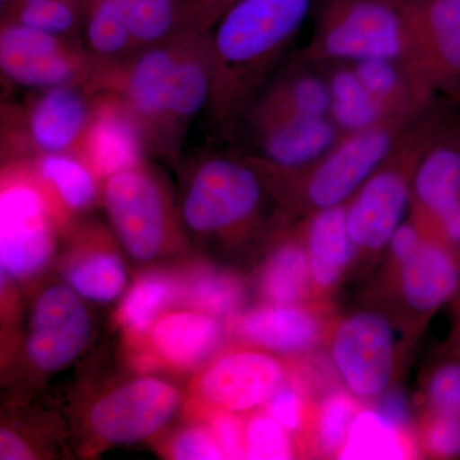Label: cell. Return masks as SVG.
<instances>
[{"label": "cell", "mask_w": 460, "mask_h": 460, "mask_svg": "<svg viewBox=\"0 0 460 460\" xmlns=\"http://www.w3.org/2000/svg\"><path fill=\"white\" fill-rule=\"evenodd\" d=\"M237 329L251 343L280 354L307 352L321 335L320 321L296 305L257 308L238 320Z\"/></svg>", "instance_id": "obj_19"}, {"label": "cell", "mask_w": 460, "mask_h": 460, "mask_svg": "<svg viewBox=\"0 0 460 460\" xmlns=\"http://www.w3.org/2000/svg\"><path fill=\"white\" fill-rule=\"evenodd\" d=\"M268 414L289 432L304 425V396L296 386H281L268 402Z\"/></svg>", "instance_id": "obj_39"}, {"label": "cell", "mask_w": 460, "mask_h": 460, "mask_svg": "<svg viewBox=\"0 0 460 460\" xmlns=\"http://www.w3.org/2000/svg\"><path fill=\"white\" fill-rule=\"evenodd\" d=\"M459 270L453 257L429 242H420L413 255L402 263V292L417 313H431L456 293Z\"/></svg>", "instance_id": "obj_20"}, {"label": "cell", "mask_w": 460, "mask_h": 460, "mask_svg": "<svg viewBox=\"0 0 460 460\" xmlns=\"http://www.w3.org/2000/svg\"><path fill=\"white\" fill-rule=\"evenodd\" d=\"M426 445L438 456H454L460 453V419L436 414L429 426Z\"/></svg>", "instance_id": "obj_41"}, {"label": "cell", "mask_w": 460, "mask_h": 460, "mask_svg": "<svg viewBox=\"0 0 460 460\" xmlns=\"http://www.w3.org/2000/svg\"><path fill=\"white\" fill-rule=\"evenodd\" d=\"M392 144L389 132L370 128L332 148L308 180V201L320 210L341 206L374 175Z\"/></svg>", "instance_id": "obj_14"}, {"label": "cell", "mask_w": 460, "mask_h": 460, "mask_svg": "<svg viewBox=\"0 0 460 460\" xmlns=\"http://www.w3.org/2000/svg\"><path fill=\"white\" fill-rule=\"evenodd\" d=\"M261 199L262 183L251 166L232 157L208 155L190 172L181 219L198 234H220L247 222Z\"/></svg>", "instance_id": "obj_4"}, {"label": "cell", "mask_w": 460, "mask_h": 460, "mask_svg": "<svg viewBox=\"0 0 460 460\" xmlns=\"http://www.w3.org/2000/svg\"><path fill=\"white\" fill-rule=\"evenodd\" d=\"M288 429L272 417L257 416L244 429L246 458L281 460L293 458V447Z\"/></svg>", "instance_id": "obj_35"}, {"label": "cell", "mask_w": 460, "mask_h": 460, "mask_svg": "<svg viewBox=\"0 0 460 460\" xmlns=\"http://www.w3.org/2000/svg\"><path fill=\"white\" fill-rule=\"evenodd\" d=\"M83 296L53 286L39 296L30 321L26 354L33 367L53 372L74 362L89 341L91 323Z\"/></svg>", "instance_id": "obj_10"}, {"label": "cell", "mask_w": 460, "mask_h": 460, "mask_svg": "<svg viewBox=\"0 0 460 460\" xmlns=\"http://www.w3.org/2000/svg\"><path fill=\"white\" fill-rule=\"evenodd\" d=\"M414 190L420 204L438 217L460 202V133L423 157L414 175Z\"/></svg>", "instance_id": "obj_25"}, {"label": "cell", "mask_w": 460, "mask_h": 460, "mask_svg": "<svg viewBox=\"0 0 460 460\" xmlns=\"http://www.w3.org/2000/svg\"><path fill=\"white\" fill-rule=\"evenodd\" d=\"M84 44L100 63H115L135 53L128 0H93L84 26Z\"/></svg>", "instance_id": "obj_26"}, {"label": "cell", "mask_w": 460, "mask_h": 460, "mask_svg": "<svg viewBox=\"0 0 460 460\" xmlns=\"http://www.w3.org/2000/svg\"><path fill=\"white\" fill-rule=\"evenodd\" d=\"M330 109L332 93L329 84L313 75H305L289 84L286 90L275 93L260 109L257 120L280 115L325 117Z\"/></svg>", "instance_id": "obj_32"}, {"label": "cell", "mask_w": 460, "mask_h": 460, "mask_svg": "<svg viewBox=\"0 0 460 460\" xmlns=\"http://www.w3.org/2000/svg\"><path fill=\"white\" fill-rule=\"evenodd\" d=\"M259 148L270 164L295 169L326 155L337 141V129L325 117L280 115L257 120Z\"/></svg>", "instance_id": "obj_17"}, {"label": "cell", "mask_w": 460, "mask_h": 460, "mask_svg": "<svg viewBox=\"0 0 460 460\" xmlns=\"http://www.w3.org/2000/svg\"><path fill=\"white\" fill-rule=\"evenodd\" d=\"M332 93V113L335 122L354 133L367 131L377 120L378 100L363 86L354 71L334 75L329 84Z\"/></svg>", "instance_id": "obj_30"}, {"label": "cell", "mask_w": 460, "mask_h": 460, "mask_svg": "<svg viewBox=\"0 0 460 460\" xmlns=\"http://www.w3.org/2000/svg\"><path fill=\"white\" fill-rule=\"evenodd\" d=\"M5 2H7V0H0V8H2L3 5L5 4Z\"/></svg>", "instance_id": "obj_49"}, {"label": "cell", "mask_w": 460, "mask_h": 460, "mask_svg": "<svg viewBox=\"0 0 460 460\" xmlns=\"http://www.w3.org/2000/svg\"><path fill=\"white\" fill-rule=\"evenodd\" d=\"M87 12L65 0H27L4 14L2 22L18 23L75 40V36L84 29Z\"/></svg>", "instance_id": "obj_31"}, {"label": "cell", "mask_w": 460, "mask_h": 460, "mask_svg": "<svg viewBox=\"0 0 460 460\" xmlns=\"http://www.w3.org/2000/svg\"><path fill=\"white\" fill-rule=\"evenodd\" d=\"M65 217L31 160L5 163L0 190L3 277L25 280L38 275L53 256L56 226Z\"/></svg>", "instance_id": "obj_2"}, {"label": "cell", "mask_w": 460, "mask_h": 460, "mask_svg": "<svg viewBox=\"0 0 460 460\" xmlns=\"http://www.w3.org/2000/svg\"><path fill=\"white\" fill-rule=\"evenodd\" d=\"M190 305L214 317L234 313L243 299L241 281L226 271L202 270L183 289Z\"/></svg>", "instance_id": "obj_33"}, {"label": "cell", "mask_w": 460, "mask_h": 460, "mask_svg": "<svg viewBox=\"0 0 460 460\" xmlns=\"http://www.w3.org/2000/svg\"><path fill=\"white\" fill-rule=\"evenodd\" d=\"M376 411L402 434H405V431L410 429V405H408L405 395L398 390H390L385 394L383 393L377 402Z\"/></svg>", "instance_id": "obj_42"}, {"label": "cell", "mask_w": 460, "mask_h": 460, "mask_svg": "<svg viewBox=\"0 0 460 460\" xmlns=\"http://www.w3.org/2000/svg\"><path fill=\"white\" fill-rule=\"evenodd\" d=\"M65 2L72 3V4L78 5V7L87 9V11L93 4V0H65Z\"/></svg>", "instance_id": "obj_48"}, {"label": "cell", "mask_w": 460, "mask_h": 460, "mask_svg": "<svg viewBox=\"0 0 460 460\" xmlns=\"http://www.w3.org/2000/svg\"><path fill=\"white\" fill-rule=\"evenodd\" d=\"M440 219L449 241L460 244V202L441 214Z\"/></svg>", "instance_id": "obj_46"}, {"label": "cell", "mask_w": 460, "mask_h": 460, "mask_svg": "<svg viewBox=\"0 0 460 460\" xmlns=\"http://www.w3.org/2000/svg\"><path fill=\"white\" fill-rule=\"evenodd\" d=\"M408 454L405 434L384 419L376 410H365L357 413L338 458L398 460L407 458Z\"/></svg>", "instance_id": "obj_27"}, {"label": "cell", "mask_w": 460, "mask_h": 460, "mask_svg": "<svg viewBox=\"0 0 460 460\" xmlns=\"http://www.w3.org/2000/svg\"><path fill=\"white\" fill-rule=\"evenodd\" d=\"M128 22L135 51L208 30L198 0H128Z\"/></svg>", "instance_id": "obj_21"}, {"label": "cell", "mask_w": 460, "mask_h": 460, "mask_svg": "<svg viewBox=\"0 0 460 460\" xmlns=\"http://www.w3.org/2000/svg\"><path fill=\"white\" fill-rule=\"evenodd\" d=\"M314 0H235L210 32L214 84L208 108L217 118L232 107L242 75L270 59L304 25Z\"/></svg>", "instance_id": "obj_1"}, {"label": "cell", "mask_w": 460, "mask_h": 460, "mask_svg": "<svg viewBox=\"0 0 460 460\" xmlns=\"http://www.w3.org/2000/svg\"><path fill=\"white\" fill-rule=\"evenodd\" d=\"M411 33L396 0H329L323 14L326 56L363 62L395 60Z\"/></svg>", "instance_id": "obj_7"}, {"label": "cell", "mask_w": 460, "mask_h": 460, "mask_svg": "<svg viewBox=\"0 0 460 460\" xmlns=\"http://www.w3.org/2000/svg\"><path fill=\"white\" fill-rule=\"evenodd\" d=\"M286 371L270 354L238 350L220 357L199 381V394L220 411H246L270 401Z\"/></svg>", "instance_id": "obj_13"}, {"label": "cell", "mask_w": 460, "mask_h": 460, "mask_svg": "<svg viewBox=\"0 0 460 460\" xmlns=\"http://www.w3.org/2000/svg\"><path fill=\"white\" fill-rule=\"evenodd\" d=\"M174 281L160 274L145 275L124 296L118 320L128 334L140 337L153 330L160 314L177 296Z\"/></svg>", "instance_id": "obj_29"}, {"label": "cell", "mask_w": 460, "mask_h": 460, "mask_svg": "<svg viewBox=\"0 0 460 460\" xmlns=\"http://www.w3.org/2000/svg\"><path fill=\"white\" fill-rule=\"evenodd\" d=\"M408 199V186L399 172H380L368 178L347 208L348 230L357 247L377 251L389 244Z\"/></svg>", "instance_id": "obj_15"}, {"label": "cell", "mask_w": 460, "mask_h": 460, "mask_svg": "<svg viewBox=\"0 0 460 460\" xmlns=\"http://www.w3.org/2000/svg\"><path fill=\"white\" fill-rule=\"evenodd\" d=\"M180 405L177 387L156 377L136 378L93 402L90 426L105 443L131 445L164 428Z\"/></svg>", "instance_id": "obj_9"}, {"label": "cell", "mask_w": 460, "mask_h": 460, "mask_svg": "<svg viewBox=\"0 0 460 460\" xmlns=\"http://www.w3.org/2000/svg\"><path fill=\"white\" fill-rule=\"evenodd\" d=\"M171 456L180 460L226 459L210 429L202 428L181 432L171 445Z\"/></svg>", "instance_id": "obj_37"}, {"label": "cell", "mask_w": 460, "mask_h": 460, "mask_svg": "<svg viewBox=\"0 0 460 460\" xmlns=\"http://www.w3.org/2000/svg\"><path fill=\"white\" fill-rule=\"evenodd\" d=\"M213 84L210 32L199 30L187 36L172 69L157 153L168 157L178 155L190 124L210 104Z\"/></svg>", "instance_id": "obj_11"}, {"label": "cell", "mask_w": 460, "mask_h": 460, "mask_svg": "<svg viewBox=\"0 0 460 460\" xmlns=\"http://www.w3.org/2000/svg\"><path fill=\"white\" fill-rule=\"evenodd\" d=\"M100 66L77 40L2 22L0 69L3 77L14 86L41 91L87 84L91 89Z\"/></svg>", "instance_id": "obj_5"}, {"label": "cell", "mask_w": 460, "mask_h": 460, "mask_svg": "<svg viewBox=\"0 0 460 460\" xmlns=\"http://www.w3.org/2000/svg\"><path fill=\"white\" fill-rule=\"evenodd\" d=\"M151 150L141 123L119 93L99 91L80 155L100 181L145 163Z\"/></svg>", "instance_id": "obj_12"}, {"label": "cell", "mask_w": 460, "mask_h": 460, "mask_svg": "<svg viewBox=\"0 0 460 460\" xmlns=\"http://www.w3.org/2000/svg\"><path fill=\"white\" fill-rule=\"evenodd\" d=\"M393 62L394 60H363L354 69L363 86L377 100L392 95L398 87L399 74Z\"/></svg>", "instance_id": "obj_38"}, {"label": "cell", "mask_w": 460, "mask_h": 460, "mask_svg": "<svg viewBox=\"0 0 460 460\" xmlns=\"http://www.w3.org/2000/svg\"><path fill=\"white\" fill-rule=\"evenodd\" d=\"M210 431L226 458H246L244 429L232 411H220L210 423Z\"/></svg>", "instance_id": "obj_40"}, {"label": "cell", "mask_w": 460, "mask_h": 460, "mask_svg": "<svg viewBox=\"0 0 460 460\" xmlns=\"http://www.w3.org/2000/svg\"><path fill=\"white\" fill-rule=\"evenodd\" d=\"M150 332L157 356L178 370H190L204 362L222 338L217 317L199 310L166 314Z\"/></svg>", "instance_id": "obj_18"}, {"label": "cell", "mask_w": 460, "mask_h": 460, "mask_svg": "<svg viewBox=\"0 0 460 460\" xmlns=\"http://www.w3.org/2000/svg\"><path fill=\"white\" fill-rule=\"evenodd\" d=\"M357 244L350 237L347 208H323L308 229L307 255L314 283L328 289L338 283L356 256Z\"/></svg>", "instance_id": "obj_22"}, {"label": "cell", "mask_w": 460, "mask_h": 460, "mask_svg": "<svg viewBox=\"0 0 460 460\" xmlns=\"http://www.w3.org/2000/svg\"><path fill=\"white\" fill-rule=\"evenodd\" d=\"M234 2L235 0H198L206 29L210 30L217 18Z\"/></svg>", "instance_id": "obj_45"}, {"label": "cell", "mask_w": 460, "mask_h": 460, "mask_svg": "<svg viewBox=\"0 0 460 460\" xmlns=\"http://www.w3.org/2000/svg\"><path fill=\"white\" fill-rule=\"evenodd\" d=\"M31 162L66 215L84 213L98 201L100 180L77 154H53Z\"/></svg>", "instance_id": "obj_23"}, {"label": "cell", "mask_w": 460, "mask_h": 460, "mask_svg": "<svg viewBox=\"0 0 460 460\" xmlns=\"http://www.w3.org/2000/svg\"><path fill=\"white\" fill-rule=\"evenodd\" d=\"M411 31L425 41L434 77L460 84V0H396Z\"/></svg>", "instance_id": "obj_16"}, {"label": "cell", "mask_w": 460, "mask_h": 460, "mask_svg": "<svg viewBox=\"0 0 460 460\" xmlns=\"http://www.w3.org/2000/svg\"><path fill=\"white\" fill-rule=\"evenodd\" d=\"M102 204L124 250L137 261L162 252L172 233L164 186L146 162L104 181Z\"/></svg>", "instance_id": "obj_6"}, {"label": "cell", "mask_w": 460, "mask_h": 460, "mask_svg": "<svg viewBox=\"0 0 460 460\" xmlns=\"http://www.w3.org/2000/svg\"><path fill=\"white\" fill-rule=\"evenodd\" d=\"M358 411V405L352 394L332 393L325 396L317 411L314 428L317 447L321 453L325 456H339Z\"/></svg>", "instance_id": "obj_34"}, {"label": "cell", "mask_w": 460, "mask_h": 460, "mask_svg": "<svg viewBox=\"0 0 460 460\" xmlns=\"http://www.w3.org/2000/svg\"><path fill=\"white\" fill-rule=\"evenodd\" d=\"M311 275L307 251L286 243L275 251L261 275V292L272 305H296L310 293Z\"/></svg>", "instance_id": "obj_28"}, {"label": "cell", "mask_w": 460, "mask_h": 460, "mask_svg": "<svg viewBox=\"0 0 460 460\" xmlns=\"http://www.w3.org/2000/svg\"><path fill=\"white\" fill-rule=\"evenodd\" d=\"M330 356L350 394L380 396L394 371L395 341L389 321L376 313L347 317L332 334Z\"/></svg>", "instance_id": "obj_8"}, {"label": "cell", "mask_w": 460, "mask_h": 460, "mask_svg": "<svg viewBox=\"0 0 460 460\" xmlns=\"http://www.w3.org/2000/svg\"><path fill=\"white\" fill-rule=\"evenodd\" d=\"M429 401L436 414L460 419V366L438 368L429 381Z\"/></svg>", "instance_id": "obj_36"}, {"label": "cell", "mask_w": 460, "mask_h": 460, "mask_svg": "<svg viewBox=\"0 0 460 460\" xmlns=\"http://www.w3.org/2000/svg\"><path fill=\"white\" fill-rule=\"evenodd\" d=\"M420 243L419 232L411 224L402 223L390 239V250L399 263L407 261Z\"/></svg>", "instance_id": "obj_43"}, {"label": "cell", "mask_w": 460, "mask_h": 460, "mask_svg": "<svg viewBox=\"0 0 460 460\" xmlns=\"http://www.w3.org/2000/svg\"><path fill=\"white\" fill-rule=\"evenodd\" d=\"M66 280L84 299L108 304L126 288L127 269L115 251L93 244L72 257L66 268Z\"/></svg>", "instance_id": "obj_24"}, {"label": "cell", "mask_w": 460, "mask_h": 460, "mask_svg": "<svg viewBox=\"0 0 460 460\" xmlns=\"http://www.w3.org/2000/svg\"><path fill=\"white\" fill-rule=\"evenodd\" d=\"M32 456L30 447L16 432L8 429H2V431H0V459H32Z\"/></svg>", "instance_id": "obj_44"}, {"label": "cell", "mask_w": 460, "mask_h": 460, "mask_svg": "<svg viewBox=\"0 0 460 460\" xmlns=\"http://www.w3.org/2000/svg\"><path fill=\"white\" fill-rule=\"evenodd\" d=\"M27 2V0H7L5 2V4L3 5L2 8V17L4 16V14L9 13V12L13 11V9H16L18 5L22 4V3Z\"/></svg>", "instance_id": "obj_47"}, {"label": "cell", "mask_w": 460, "mask_h": 460, "mask_svg": "<svg viewBox=\"0 0 460 460\" xmlns=\"http://www.w3.org/2000/svg\"><path fill=\"white\" fill-rule=\"evenodd\" d=\"M87 84L36 91L23 108L3 107L2 148L7 162L80 154L93 113Z\"/></svg>", "instance_id": "obj_3"}]
</instances>
